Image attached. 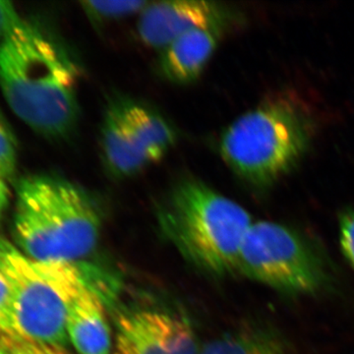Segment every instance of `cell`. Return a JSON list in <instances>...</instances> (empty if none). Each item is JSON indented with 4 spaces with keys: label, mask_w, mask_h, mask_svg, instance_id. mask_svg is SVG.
I'll return each instance as SVG.
<instances>
[{
    "label": "cell",
    "mask_w": 354,
    "mask_h": 354,
    "mask_svg": "<svg viewBox=\"0 0 354 354\" xmlns=\"http://www.w3.org/2000/svg\"><path fill=\"white\" fill-rule=\"evenodd\" d=\"M0 274L15 300L21 337L62 348L66 346V298L35 261L1 235Z\"/></svg>",
    "instance_id": "6"
},
{
    "label": "cell",
    "mask_w": 354,
    "mask_h": 354,
    "mask_svg": "<svg viewBox=\"0 0 354 354\" xmlns=\"http://www.w3.org/2000/svg\"><path fill=\"white\" fill-rule=\"evenodd\" d=\"M0 337H21L15 300L6 279L0 274Z\"/></svg>",
    "instance_id": "16"
},
{
    "label": "cell",
    "mask_w": 354,
    "mask_h": 354,
    "mask_svg": "<svg viewBox=\"0 0 354 354\" xmlns=\"http://www.w3.org/2000/svg\"><path fill=\"white\" fill-rule=\"evenodd\" d=\"M0 354H6L3 351H2L1 348H0Z\"/></svg>",
    "instance_id": "22"
},
{
    "label": "cell",
    "mask_w": 354,
    "mask_h": 354,
    "mask_svg": "<svg viewBox=\"0 0 354 354\" xmlns=\"http://www.w3.org/2000/svg\"><path fill=\"white\" fill-rule=\"evenodd\" d=\"M113 354H167L160 326V311L141 310L116 323Z\"/></svg>",
    "instance_id": "12"
},
{
    "label": "cell",
    "mask_w": 354,
    "mask_h": 354,
    "mask_svg": "<svg viewBox=\"0 0 354 354\" xmlns=\"http://www.w3.org/2000/svg\"><path fill=\"white\" fill-rule=\"evenodd\" d=\"M79 70L55 39L22 20L0 41V88L26 125L46 138H68L78 127Z\"/></svg>",
    "instance_id": "1"
},
{
    "label": "cell",
    "mask_w": 354,
    "mask_h": 354,
    "mask_svg": "<svg viewBox=\"0 0 354 354\" xmlns=\"http://www.w3.org/2000/svg\"><path fill=\"white\" fill-rule=\"evenodd\" d=\"M158 223L186 260L218 277L236 271L242 242L253 223L241 205L195 178L174 186L158 211Z\"/></svg>",
    "instance_id": "4"
},
{
    "label": "cell",
    "mask_w": 354,
    "mask_h": 354,
    "mask_svg": "<svg viewBox=\"0 0 354 354\" xmlns=\"http://www.w3.org/2000/svg\"><path fill=\"white\" fill-rule=\"evenodd\" d=\"M128 131L151 164L160 162L176 143V134L160 114L130 100L113 102Z\"/></svg>",
    "instance_id": "11"
},
{
    "label": "cell",
    "mask_w": 354,
    "mask_h": 354,
    "mask_svg": "<svg viewBox=\"0 0 354 354\" xmlns=\"http://www.w3.org/2000/svg\"><path fill=\"white\" fill-rule=\"evenodd\" d=\"M314 134L306 106L292 95H272L225 129L221 157L242 180L266 189L297 165Z\"/></svg>",
    "instance_id": "3"
},
{
    "label": "cell",
    "mask_w": 354,
    "mask_h": 354,
    "mask_svg": "<svg viewBox=\"0 0 354 354\" xmlns=\"http://www.w3.org/2000/svg\"><path fill=\"white\" fill-rule=\"evenodd\" d=\"M101 228L99 207L78 184L51 174H35L18 183L15 241L35 262L82 259L97 246Z\"/></svg>",
    "instance_id": "2"
},
{
    "label": "cell",
    "mask_w": 354,
    "mask_h": 354,
    "mask_svg": "<svg viewBox=\"0 0 354 354\" xmlns=\"http://www.w3.org/2000/svg\"><path fill=\"white\" fill-rule=\"evenodd\" d=\"M15 7L8 1H0V41L22 22Z\"/></svg>",
    "instance_id": "20"
},
{
    "label": "cell",
    "mask_w": 354,
    "mask_h": 354,
    "mask_svg": "<svg viewBox=\"0 0 354 354\" xmlns=\"http://www.w3.org/2000/svg\"><path fill=\"white\" fill-rule=\"evenodd\" d=\"M236 271L288 295H312L328 281L327 270L315 249L292 228L272 221L251 225Z\"/></svg>",
    "instance_id": "5"
},
{
    "label": "cell",
    "mask_w": 354,
    "mask_h": 354,
    "mask_svg": "<svg viewBox=\"0 0 354 354\" xmlns=\"http://www.w3.org/2000/svg\"><path fill=\"white\" fill-rule=\"evenodd\" d=\"M198 354H290V348L278 330L252 326L209 342Z\"/></svg>",
    "instance_id": "13"
},
{
    "label": "cell",
    "mask_w": 354,
    "mask_h": 354,
    "mask_svg": "<svg viewBox=\"0 0 354 354\" xmlns=\"http://www.w3.org/2000/svg\"><path fill=\"white\" fill-rule=\"evenodd\" d=\"M17 167V149L15 140L3 122L0 120V178H11Z\"/></svg>",
    "instance_id": "18"
},
{
    "label": "cell",
    "mask_w": 354,
    "mask_h": 354,
    "mask_svg": "<svg viewBox=\"0 0 354 354\" xmlns=\"http://www.w3.org/2000/svg\"><path fill=\"white\" fill-rule=\"evenodd\" d=\"M100 147L104 169L118 180L138 176L152 165L128 131L114 102L109 104L102 120Z\"/></svg>",
    "instance_id": "10"
},
{
    "label": "cell",
    "mask_w": 354,
    "mask_h": 354,
    "mask_svg": "<svg viewBox=\"0 0 354 354\" xmlns=\"http://www.w3.org/2000/svg\"><path fill=\"white\" fill-rule=\"evenodd\" d=\"M160 326L167 354L199 353L194 333L183 319L160 312Z\"/></svg>",
    "instance_id": "14"
},
{
    "label": "cell",
    "mask_w": 354,
    "mask_h": 354,
    "mask_svg": "<svg viewBox=\"0 0 354 354\" xmlns=\"http://www.w3.org/2000/svg\"><path fill=\"white\" fill-rule=\"evenodd\" d=\"M62 283L67 302V335L77 353H113L111 328L97 293L83 283L79 274Z\"/></svg>",
    "instance_id": "8"
},
{
    "label": "cell",
    "mask_w": 354,
    "mask_h": 354,
    "mask_svg": "<svg viewBox=\"0 0 354 354\" xmlns=\"http://www.w3.org/2000/svg\"><path fill=\"white\" fill-rule=\"evenodd\" d=\"M150 1L145 0H102V1L81 2L82 9L95 22H109L140 15Z\"/></svg>",
    "instance_id": "15"
},
{
    "label": "cell",
    "mask_w": 354,
    "mask_h": 354,
    "mask_svg": "<svg viewBox=\"0 0 354 354\" xmlns=\"http://www.w3.org/2000/svg\"><path fill=\"white\" fill-rule=\"evenodd\" d=\"M234 14L223 4L202 0L150 1L140 14L137 32L146 46L162 51L183 35L201 29L227 31Z\"/></svg>",
    "instance_id": "7"
},
{
    "label": "cell",
    "mask_w": 354,
    "mask_h": 354,
    "mask_svg": "<svg viewBox=\"0 0 354 354\" xmlns=\"http://www.w3.org/2000/svg\"><path fill=\"white\" fill-rule=\"evenodd\" d=\"M0 348L6 354H70L62 346H51L21 337H0Z\"/></svg>",
    "instance_id": "17"
},
{
    "label": "cell",
    "mask_w": 354,
    "mask_h": 354,
    "mask_svg": "<svg viewBox=\"0 0 354 354\" xmlns=\"http://www.w3.org/2000/svg\"><path fill=\"white\" fill-rule=\"evenodd\" d=\"M10 190L7 186L6 180L0 178V221L6 212L7 207L10 203Z\"/></svg>",
    "instance_id": "21"
},
{
    "label": "cell",
    "mask_w": 354,
    "mask_h": 354,
    "mask_svg": "<svg viewBox=\"0 0 354 354\" xmlns=\"http://www.w3.org/2000/svg\"><path fill=\"white\" fill-rule=\"evenodd\" d=\"M339 223L342 251L354 269V209L342 211Z\"/></svg>",
    "instance_id": "19"
},
{
    "label": "cell",
    "mask_w": 354,
    "mask_h": 354,
    "mask_svg": "<svg viewBox=\"0 0 354 354\" xmlns=\"http://www.w3.org/2000/svg\"><path fill=\"white\" fill-rule=\"evenodd\" d=\"M223 32L196 30L172 41L160 51V70L165 78L179 85L196 81L213 57Z\"/></svg>",
    "instance_id": "9"
}]
</instances>
